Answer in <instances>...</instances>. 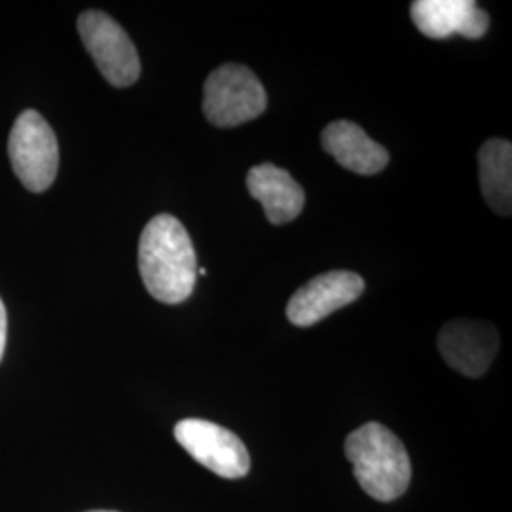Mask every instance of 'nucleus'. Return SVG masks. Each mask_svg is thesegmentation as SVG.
I'll use <instances>...</instances> for the list:
<instances>
[{"label":"nucleus","mask_w":512,"mask_h":512,"mask_svg":"<svg viewBox=\"0 0 512 512\" xmlns=\"http://www.w3.org/2000/svg\"><path fill=\"white\" fill-rule=\"evenodd\" d=\"M139 272L152 298L181 304L198 279V258L192 239L179 220L158 215L148 222L139 241Z\"/></svg>","instance_id":"f257e3e1"},{"label":"nucleus","mask_w":512,"mask_h":512,"mask_svg":"<svg viewBox=\"0 0 512 512\" xmlns=\"http://www.w3.org/2000/svg\"><path fill=\"white\" fill-rule=\"evenodd\" d=\"M353 473L366 494L378 501H395L408 490L412 463L401 439L382 423H366L346 440Z\"/></svg>","instance_id":"f03ea898"},{"label":"nucleus","mask_w":512,"mask_h":512,"mask_svg":"<svg viewBox=\"0 0 512 512\" xmlns=\"http://www.w3.org/2000/svg\"><path fill=\"white\" fill-rule=\"evenodd\" d=\"M268 105L264 86L243 65H222L203 88V112L217 128H236L258 118Z\"/></svg>","instance_id":"7ed1b4c3"},{"label":"nucleus","mask_w":512,"mask_h":512,"mask_svg":"<svg viewBox=\"0 0 512 512\" xmlns=\"http://www.w3.org/2000/svg\"><path fill=\"white\" fill-rule=\"evenodd\" d=\"M8 152L12 169L31 192H44L55 181L59 148L54 129L37 110L21 112L10 133Z\"/></svg>","instance_id":"20e7f679"},{"label":"nucleus","mask_w":512,"mask_h":512,"mask_svg":"<svg viewBox=\"0 0 512 512\" xmlns=\"http://www.w3.org/2000/svg\"><path fill=\"white\" fill-rule=\"evenodd\" d=\"M78 33L99 71L114 88H128L139 80V54L120 23L105 12L88 10L78 18Z\"/></svg>","instance_id":"39448f33"},{"label":"nucleus","mask_w":512,"mask_h":512,"mask_svg":"<svg viewBox=\"0 0 512 512\" xmlns=\"http://www.w3.org/2000/svg\"><path fill=\"white\" fill-rule=\"evenodd\" d=\"M175 439L200 465L234 480L251 471V458L236 433L213 421L188 418L175 425Z\"/></svg>","instance_id":"423d86ee"},{"label":"nucleus","mask_w":512,"mask_h":512,"mask_svg":"<svg viewBox=\"0 0 512 512\" xmlns=\"http://www.w3.org/2000/svg\"><path fill=\"white\" fill-rule=\"evenodd\" d=\"M365 291L363 277L355 272H329L317 275L300 287L287 306V317L296 327H311L330 313L355 302Z\"/></svg>","instance_id":"0eeeda50"},{"label":"nucleus","mask_w":512,"mask_h":512,"mask_svg":"<svg viewBox=\"0 0 512 512\" xmlns=\"http://www.w3.org/2000/svg\"><path fill=\"white\" fill-rule=\"evenodd\" d=\"M497 348L499 334L494 325L484 321L459 319L440 330V355L454 370L469 378H480L490 368Z\"/></svg>","instance_id":"6e6552de"},{"label":"nucleus","mask_w":512,"mask_h":512,"mask_svg":"<svg viewBox=\"0 0 512 512\" xmlns=\"http://www.w3.org/2000/svg\"><path fill=\"white\" fill-rule=\"evenodd\" d=\"M410 14L421 35L437 40L454 35L476 40L490 27L488 14L471 0H416Z\"/></svg>","instance_id":"1a4fd4ad"},{"label":"nucleus","mask_w":512,"mask_h":512,"mask_svg":"<svg viewBox=\"0 0 512 512\" xmlns=\"http://www.w3.org/2000/svg\"><path fill=\"white\" fill-rule=\"evenodd\" d=\"M247 188L275 226L293 222L306 203L304 188L289 171L274 164L255 165L247 175Z\"/></svg>","instance_id":"9d476101"},{"label":"nucleus","mask_w":512,"mask_h":512,"mask_svg":"<svg viewBox=\"0 0 512 512\" xmlns=\"http://www.w3.org/2000/svg\"><path fill=\"white\" fill-rule=\"evenodd\" d=\"M321 143L338 164L357 175H376L389 164L387 150L348 120L332 122L323 129Z\"/></svg>","instance_id":"9b49d317"},{"label":"nucleus","mask_w":512,"mask_h":512,"mask_svg":"<svg viewBox=\"0 0 512 512\" xmlns=\"http://www.w3.org/2000/svg\"><path fill=\"white\" fill-rule=\"evenodd\" d=\"M480 186L495 213L509 217L512 211V147L509 141L490 139L478 152Z\"/></svg>","instance_id":"f8f14e48"},{"label":"nucleus","mask_w":512,"mask_h":512,"mask_svg":"<svg viewBox=\"0 0 512 512\" xmlns=\"http://www.w3.org/2000/svg\"><path fill=\"white\" fill-rule=\"evenodd\" d=\"M6 334H8V315H6L4 302L0 300V361H2L4 348H6Z\"/></svg>","instance_id":"ddd939ff"},{"label":"nucleus","mask_w":512,"mask_h":512,"mask_svg":"<svg viewBox=\"0 0 512 512\" xmlns=\"http://www.w3.org/2000/svg\"><path fill=\"white\" fill-rule=\"evenodd\" d=\"M90 512H114V511H90Z\"/></svg>","instance_id":"4468645a"}]
</instances>
